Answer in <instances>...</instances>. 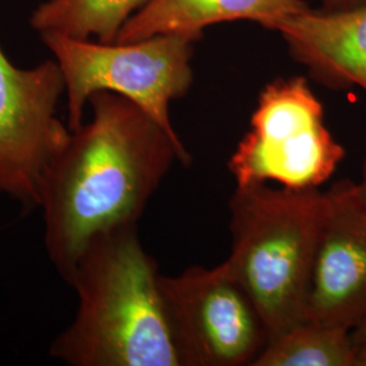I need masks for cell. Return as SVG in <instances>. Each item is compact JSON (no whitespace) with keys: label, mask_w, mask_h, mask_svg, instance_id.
Listing matches in <instances>:
<instances>
[{"label":"cell","mask_w":366,"mask_h":366,"mask_svg":"<svg viewBox=\"0 0 366 366\" xmlns=\"http://www.w3.org/2000/svg\"><path fill=\"white\" fill-rule=\"evenodd\" d=\"M89 105L92 119L71 131L39 192L45 249L66 284L94 236L137 224L172 164L192 162L182 140L128 98L94 92Z\"/></svg>","instance_id":"6da1fadb"},{"label":"cell","mask_w":366,"mask_h":366,"mask_svg":"<svg viewBox=\"0 0 366 366\" xmlns=\"http://www.w3.org/2000/svg\"><path fill=\"white\" fill-rule=\"evenodd\" d=\"M159 275L137 224L94 236L68 282L78 312L52 340L49 355L69 366H182Z\"/></svg>","instance_id":"7a4b0ae2"},{"label":"cell","mask_w":366,"mask_h":366,"mask_svg":"<svg viewBox=\"0 0 366 366\" xmlns=\"http://www.w3.org/2000/svg\"><path fill=\"white\" fill-rule=\"evenodd\" d=\"M325 202L319 189L267 183L236 186L229 199L232 247L224 263L257 304L270 340L304 319Z\"/></svg>","instance_id":"3957f363"},{"label":"cell","mask_w":366,"mask_h":366,"mask_svg":"<svg viewBox=\"0 0 366 366\" xmlns=\"http://www.w3.org/2000/svg\"><path fill=\"white\" fill-rule=\"evenodd\" d=\"M61 69L66 98V125L75 131L94 92L128 98L175 139L170 104L193 84L192 59L199 37L157 34L133 42H92L59 34H39Z\"/></svg>","instance_id":"277c9868"},{"label":"cell","mask_w":366,"mask_h":366,"mask_svg":"<svg viewBox=\"0 0 366 366\" xmlns=\"http://www.w3.org/2000/svg\"><path fill=\"white\" fill-rule=\"evenodd\" d=\"M345 157L308 80L275 79L258 98L249 131L228 162L236 186L278 183L307 190L327 182Z\"/></svg>","instance_id":"5b68a950"},{"label":"cell","mask_w":366,"mask_h":366,"mask_svg":"<svg viewBox=\"0 0 366 366\" xmlns=\"http://www.w3.org/2000/svg\"><path fill=\"white\" fill-rule=\"evenodd\" d=\"M182 366H254L270 335L257 304L227 264L159 275Z\"/></svg>","instance_id":"8992f818"},{"label":"cell","mask_w":366,"mask_h":366,"mask_svg":"<svg viewBox=\"0 0 366 366\" xmlns=\"http://www.w3.org/2000/svg\"><path fill=\"white\" fill-rule=\"evenodd\" d=\"M64 94L54 59L19 68L0 46V194L26 209L39 208L44 177L71 136L57 117Z\"/></svg>","instance_id":"52a82bcc"},{"label":"cell","mask_w":366,"mask_h":366,"mask_svg":"<svg viewBox=\"0 0 366 366\" xmlns=\"http://www.w3.org/2000/svg\"><path fill=\"white\" fill-rule=\"evenodd\" d=\"M325 197L304 319L352 331L366 317V205L350 179Z\"/></svg>","instance_id":"ba28073f"},{"label":"cell","mask_w":366,"mask_h":366,"mask_svg":"<svg viewBox=\"0 0 366 366\" xmlns=\"http://www.w3.org/2000/svg\"><path fill=\"white\" fill-rule=\"evenodd\" d=\"M273 30L316 81L331 90L366 92V6L340 11L310 7Z\"/></svg>","instance_id":"9c48e42d"},{"label":"cell","mask_w":366,"mask_h":366,"mask_svg":"<svg viewBox=\"0 0 366 366\" xmlns=\"http://www.w3.org/2000/svg\"><path fill=\"white\" fill-rule=\"evenodd\" d=\"M310 6L304 0H147L118 33L116 42H133L157 34L202 37L205 27L251 21L269 30Z\"/></svg>","instance_id":"30bf717a"},{"label":"cell","mask_w":366,"mask_h":366,"mask_svg":"<svg viewBox=\"0 0 366 366\" xmlns=\"http://www.w3.org/2000/svg\"><path fill=\"white\" fill-rule=\"evenodd\" d=\"M147 0H46L30 15L39 34L59 33L74 39L116 42L118 33Z\"/></svg>","instance_id":"8fae6325"},{"label":"cell","mask_w":366,"mask_h":366,"mask_svg":"<svg viewBox=\"0 0 366 366\" xmlns=\"http://www.w3.org/2000/svg\"><path fill=\"white\" fill-rule=\"evenodd\" d=\"M254 366H360L352 331L302 319L269 340Z\"/></svg>","instance_id":"7c38bea8"},{"label":"cell","mask_w":366,"mask_h":366,"mask_svg":"<svg viewBox=\"0 0 366 366\" xmlns=\"http://www.w3.org/2000/svg\"><path fill=\"white\" fill-rule=\"evenodd\" d=\"M352 337L358 349L360 366H366V317L357 327L352 330Z\"/></svg>","instance_id":"4fadbf2b"},{"label":"cell","mask_w":366,"mask_h":366,"mask_svg":"<svg viewBox=\"0 0 366 366\" xmlns=\"http://www.w3.org/2000/svg\"><path fill=\"white\" fill-rule=\"evenodd\" d=\"M366 6V0H322V9L330 11L352 10Z\"/></svg>","instance_id":"5bb4252c"},{"label":"cell","mask_w":366,"mask_h":366,"mask_svg":"<svg viewBox=\"0 0 366 366\" xmlns=\"http://www.w3.org/2000/svg\"><path fill=\"white\" fill-rule=\"evenodd\" d=\"M357 190L360 198L362 199V202L366 205V154L364 163H362V172H361V181L357 183Z\"/></svg>","instance_id":"9a60e30c"}]
</instances>
